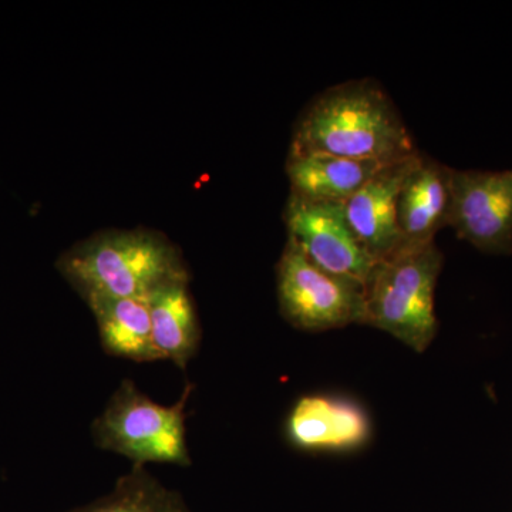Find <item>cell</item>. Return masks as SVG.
<instances>
[{
    "label": "cell",
    "instance_id": "cell-1",
    "mask_svg": "<svg viewBox=\"0 0 512 512\" xmlns=\"http://www.w3.org/2000/svg\"><path fill=\"white\" fill-rule=\"evenodd\" d=\"M289 153H319L393 164L419 153L413 134L382 84L349 80L320 93L303 110Z\"/></svg>",
    "mask_w": 512,
    "mask_h": 512
},
{
    "label": "cell",
    "instance_id": "cell-14",
    "mask_svg": "<svg viewBox=\"0 0 512 512\" xmlns=\"http://www.w3.org/2000/svg\"><path fill=\"white\" fill-rule=\"evenodd\" d=\"M66 512H192L178 491L157 480L144 466H133L113 490L93 503Z\"/></svg>",
    "mask_w": 512,
    "mask_h": 512
},
{
    "label": "cell",
    "instance_id": "cell-4",
    "mask_svg": "<svg viewBox=\"0 0 512 512\" xmlns=\"http://www.w3.org/2000/svg\"><path fill=\"white\" fill-rule=\"evenodd\" d=\"M194 394L188 383L177 403H156L130 379L121 380L103 412L93 421V443L100 450L120 454L133 466L150 463L190 467L187 446V404Z\"/></svg>",
    "mask_w": 512,
    "mask_h": 512
},
{
    "label": "cell",
    "instance_id": "cell-3",
    "mask_svg": "<svg viewBox=\"0 0 512 512\" xmlns=\"http://www.w3.org/2000/svg\"><path fill=\"white\" fill-rule=\"evenodd\" d=\"M443 264L436 241L402 247L377 261L363 285V325L383 330L407 348L423 353L439 330L434 295Z\"/></svg>",
    "mask_w": 512,
    "mask_h": 512
},
{
    "label": "cell",
    "instance_id": "cell-11",
    "mask_svg": "<svg viewBox=\"0 0 512 512\" xmlns=\"http://www.w3.org/2000/svg\"><path fill=\"white\" fill-rule=\"evenodd\" d=\"M389 165V164H387ZM384 167L375 161L319 153H289L286 174L291 195L311 202L346 204Z\"/></svg>",
    "mask_w": 512,
    "mask_h": 512
},
{
    "label": "cell",
    "instance_id": "cell-2",
    "mask_svg": "<svg viewBox=\"0 0 512 512\" xmlns=\"http://www.w3.org/2000/svg\"><path fill=\"white\" fill-rule=\"evenodd\" d=\"M57 271L83 296L147 299L154 289L190 278L183 258L167 239L150 232H106L74 245Z\"/></svg>",
    "mask_w": 512,
    "mask_h": 512
},
{
    "label": "cell",
    "instance_id": "cell-5",
    "mask_svg": "<svg viewBox=\"0 0 512 512\" xmlns=\"http://www.w3.org/2000/svg\"><path fill=\"white\" fill-rule=\"evenodd\" d=\"M279 309L286 322L305 332L363 325V286L323 271L288 239L276 265Z\"/></svg>",
    "mask_w": 512,
    "mask_h": 512
},
{
    "label": "cell",
    "instance_id": "cell-9",
    "mask_svg": "<svg viewBox=\"0 0 512 512\" xmlns=\"http://www.w3.org/2000/svg\"><path fill=\"white\" fill-rule=\"evenodd\" d=\"M286 437L306 451H346L370 437V420L359 404L328 396H305L286 420Z\"/></svg>",
    "mask_w": 512,
    "mask_h": 512
},
{
    "label": "cell",
    "instance_id": "cell-8",
    "mask_svg": "<svg viewBox=\"0 0 512 512\" xmlns=\"http://www.w3.org/2000/svg\"><path fill=\"white\" fill-rule=\"evenodd\" d=\"M417 154L399 163L384 165L345 204L350 227L376 262L402 248L397 228V198Z\"/></svg>",
    "mask_w": 512,
    "mask_h": 512
},
{
    "label": "cell",
    "instance_id": "cell-12",
    "mask_svg": "<svg viewBox=\"0 0 512 512\" xmlns=\"http://www.w3.org/2000/svg\"><path fill=\"white\" fill-rule=\"evenodd\" d=\"M188 279L167 282L147 296L151 332L158 355L181 370L187 369L201 342L200 322L188 292Z\"/></svg>",
    "mask_w": 512,
    "mask_h": 512
},
{
    "label": "cell",
    "instance_id": "cell-10",
    "mask_svg": "<svg viewBox=\"0 0 512 512\" xmlns=\"http://www.w3.org/2000/svg\"><path fill=\"white\" fill-rule=\"evenodd\" d=\"M451 170L434 158L417 154L397 198V228L402 247L430 244L440 229L448 227Z\"/></svg>",
    "mask_w": 512,
    "mask_h": 512
},
{
    "label": "cell",
    "instance_id": "cell-6",
    "mask_svg": "<svg viewBox=\"0 0 512 512\" xmlns=\"http://www.w3.org/2000/svg\"><path fill=\"white\" fill-rule=\"evenodd\" d=\"M288 239L329 274L363 286L376 261L350 227L345 204L311 202L291 195L285 208Z\"/></svg>",
    "mask_w": 512,
    "mask_h": 512
},
{
    "label": "cell",
    "instance_id": "cell-13",
    "mask_svg": "<svg viewBox=\"0 0 512 512\" xmlns=\"http://www.w3.org/2000/svg\"><path fill=\"white\" fill-rule=\"evenodd\" d=\"M86 302L96 318L104 352L131 362L161 360L153 342L147 299L92 296Z\"/></svg>",
    "mask_w": 512,
    "mask_h": 512
},
{
    "label": "cell",
    "instance_id": "cell-7",
    "mask_svg": "<svg viewBox=\"0 0 512 512\" xmlns=\"http://www.w3.org/2000/svg\"><path fill=\"white\" fill-rule=\"evenodd\" d=\"M448 227L485 254H512V168L451 170Z\"/></svg>",
    "mask_w": 512,
    "mask_h": 512
}]
</instances>
